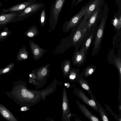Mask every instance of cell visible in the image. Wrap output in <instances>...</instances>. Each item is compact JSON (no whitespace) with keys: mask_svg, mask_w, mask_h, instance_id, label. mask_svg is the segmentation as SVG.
I'll list each match as a JSON object with an SVG mask.
<instances>
[{"mask_svg":"<svg viewBox=\"0 0 121 121\" xmlns=\"http://www.w3.org/2000/svg\"><path fill=\"white\" fill-rule=\"evenodd\" d=\"M74 93L83 103L92 108L96 112H98L97 107L95 101V97L89 99L81 89L76 88L74 90Z\"/></svg>","mask_w":121,"mask_h":121,"instance_id":"52a82bcc","label":"cell"},{"mask_svg":"<svg viewBox=\"0 0 121 121\" xmlns=\"http://www.w3.org/2000/svg\"><path fill=\"white\" fill-rule=\"evenodd\" d=\"M44 5L43 3L36 2L30 5L21 12L18 13L12 23L24 20L37 12Z\"/></svg>","mask_w":121,"mask_h":121,"instance_id":"3957f363","label":"cell"},{"mask_svg":"<svg viewBox=\"0 0 121 121\" xmlns=\"http://www.w3.org/2000/svg\"><path fill=\"white\" fill-rule=\"evenodd\" d=\"M88 5V4H86L82 8L79 12L73 16L69 21H66L65 22L64 25L66 29L70 30L79 24L86 13Z\"/></svg>","mask_w":121,"mask_h":121,"instance_id":"8992f818","label":"cell"},{"mask_svg":"<svg viewBox=\"0 0 121 121\" xmlns=\"http://www.w3.org/2000/svg\"><path fill=\"white\" fill-rule=\"evenodd\" d=\"M77 104L81 112L90 121H100L96 116L93 114L87 108L85 105L81 104L78 100H76Z\"/></svg>","mask_w":121,"mask_h":121,"instance_id":"4fadbf2b","label":"cell"},{"mask_svg":"<svg viewBox=\"0 0 121 121\" xmlns=\"http://www.w3.org/2000/svg\"><path fill=\"white\" fill-rule=\"evenodd\" d=\"M46 19V15L45 9H43L40 13V22L42 26H44L45 24Z\"/></svg>","mask_w":121,"mask_h":121,"instance_id":"d4e9b609","label":"cell"},{"mask_svg":"<svg viewBox=\"0 0 121 121\" xmlns=\"http://www.w3.org/2000/svg\"><path fill=\"white\" fill-rule=\"evenodd\" d=\"M15 64L12 62L5 67L0 69V75L9 73L13 68Z\"/></svg>","mask_w":121,"mask_h":121,"instance_id":"7402d4cb","label":"cell"},{"mask_svg":"<svg viewBox=\"0 0 121 121\" xmlns=\"http://www.w3.org/2000/svg\"><path fill=\"white\" fill-rule=\"evenodd\" d=\"M118 21V19L117 18L115 19L114 21L113 25L116 28L117 25Z\"/></svg>","mask_w":121,"mask_h":121,"instance_id":"4dcf8cb0","label":"cell"},{"mask_svg":"<svg viewBox=\"0 0 121 121\" xmlns=\"http://www.w3.org/2000/svg\"><path fill=\"white\" fill-rule=\"evenodd\" d=\"M5 27H2V26H0V32H1V31L0 30L1 29L3 28H4Z\"/></svg>","mask_w":121,"mask_h":121,"instance_id":"d6a6232c","label":"cell"},{"mask_svg":"<svg viewBox=\"0 0 121 121\" xmlns=\"http://www.w3.org/2000/svg\"><path fill=\"white\" fill-rule=\"evenodd\" d=\"M88 30L87 20L83 18L78 26L72 37L73 45H76L81 41Z\"/></svg>","mask_w":121,"mask_h":121,"instance_id":"5b68a950","label":"cell"},{"mask_svg":"<svg viewBox=\"0 0 121 121\" xmlns=\"http://www.w3.org/2000/svg\"><path fill=\"white\" fill-rule=\"evenodd\" d=\"M1 11H2V10H0V12H1Z\"/></svg>","mask_w":121,"mask_h":121,"instance_id":"d590c367","label":"cell"},{"mask_svg":"<svg viewBox=\"0 0 121 121\" xmlns=\"http://www.w3.org/2000/svg\"><path fill=\"white\" fill-rule=\"evenodd\" d=\"M97 70L96 67L93 65L86 67L82 72L81 74L86 78L88 77L91 76Z\"/></svg>","mask_w":121,"mask_h":121,"instance_id":"e0dca14e","label":"cell"},{"mask_svg":"<svg viewBox=\"0 0 121 121\" xmlns=\"http://www.w3.org/2000/svg\"><path fill=\"white\" fill-rule=\"evenodd\" d=\"M3 6L2 3H1L0 0V7H2Z\"/></svg>","mask_w":121,"mask_h":121,"instance_id":"1f68e13d","label":"cell"},{"mask_svg":"<svg viewBox=\"0 0 121 121\" xmlns=\"http://www.w3.org/2000/svg\"><path fill=\"white\" fill-rule=\"evenodd\" d=\"M12 34V31L9 30L8 27H4L3 30L0 32V41L3 42Z\"/></svg>","mask_w":121,"mask_h":121,"instance_id":"603a6c76","label":"cell"},{"mask_svg":"<svg viewBox=\"0 0 121 121\" xmlns=\"http://www.w3.org/2000/svg\"><path fill=\"white\" fill-rule=\"evenodd\" d=\"M65 86H67V84H66V83H65Z\"/></svg>","mask_w":121,"mask_h":121,"instance_id":"836d02e7","label":"cell"},{"mask_svg":"<svg viewBox=\"0 0 121 121\" xmlns=\"http://www.w3.org/2000/svg\"><path fill=\"white\" fill-rule=\"evenodd\" d=\"M34 0V1H35L36 0Z\"/></svg>","mask_w":121,"mask_h":121,"instance_id":"e575fe53","label":"cell"},{"mask_svg":"<svg viewBox=\"0 0 121 121\" xmlns=\"http://www.w3.org/2000/svg\"><path fill=\"white\" fill-rule=\"evenodd\" d=\"M83 0H73L72 1L71 6L72 7L73 5L75 4V5L78 4L81 2Z\"/></svg>","mask_w":121,"mask_h":121,"instance_id":"f1b7e54d","label":"cell"},{"mask_svg":"<svg viewBox=\"0 0 121 121\" xmlns=\"http://www.w3.org/2000/svg\"><path fill=\"white\" fill-rule=\"evenodd\" d=\"M35 1L28 0L22 3L14 5L9 8L2 9L4 13H16L21 12L30 5L36 3Z\"/></svg>","mask_w":121,"mask_h":121,"instance_id":"30bf717a","label":"cell"},{"mask_svg":"<svg viewBox=\"0 0 121 121\" xmlns=\"http://www.w3.org/2000/svg\"><path fill=\"white\" fill-rule=\"evenodd\" d=\"M18 13H4L3 12L0 13V26L5 27V26L13 21Z\"/></svg>","mask_w":121,"mask_h":121,"instance_id":"8fae6325","label":"cell"},{"mask_svg":"<svg viewBox=\"0 0 121 121\" xmlns=\"http://www.w3.org/2000/svg\"><path fill=\"white\" fill-rule=\"evenodd\" d=\"M0 114L2 117L9 121H17L12 113L5 107L0 103Z\"/></svg>","mask_w":121,"mask_h":121,"instance_id":"5bb4252c","label":"cell"},{"mask_svg":"<svg viewBox=\"0 0 121 121\" xmlns=\"http://www.w3.org/2000/svg\"><path fill=\"white\" fill-rule=\"evenodd\" d=\"M63 95V100L62 104V108L63 113L65 115H71V113L69 110V104L67 99L66 92L65 90L64 91Z\"/></svg>","mask_w":121,"mask_h":121,"instance_id":"2e32d148","label":"cell"},{"mask_svg":"<svg viewBox=\"0 0 121 121\" xmlns=\"http://www.w3.org/2000/svg\"><path fill=\"white\" fill-rule=\"evenodd\" d=\"M80 69L78 68H71L69 73V78L72 82H75L77 79L79 73Z\"/></svg>","mask_w":121,"mask_h":121,"instance_id":"ffe728a7","label":"cell"},{"mask_svg":"<svg viewBox=\"0 0 121 121\" xmlns=\"http://www.w3.org/2000/svg\"><path fill=\"white\" fill-rule=\"evenodd\" d=\"M83 89L86 91L90 95V97H94V96L89 84L84 79L81 74L79 73L78 77L76 81Z\"/></svg>","mask_w":121,"mask_h":121,"instance_id":"9a60e30c","label":"cell"},{"mask_svg":"<svg viewBox=\"0 0 121 121\" xmlns=\"http://www.w3.org/2000/svg\"><path fill=\"white\" fill-rule=\"evenodd\" d=\"M95 101L101 119L104 121H109L110 120L105 109L102 107L96 99H95Z\"/></svg>","mask_w":121,"mask_h":121,"instance_id":"d6986e66","label":"cell"},{"mask_svg":"<svg viewBox=\"0 0 121 121\" xmlns=\"http://www.w3.org/2000/svg\"><path fill=\"white\" fill-rule=\"evenodd\" d=\"M28 56V53L26 47L24 46L20 48L17 53L16 59L18 61L24 60L26 59Z\"/></svg>","mask_w":121,"mask_h":121,"instance_id":"ac0fdd59","label":"cell"},{"mask_svg":"<svg viewBox=\"0 0 121 121\" xmlns=\"http://www.w3.org/2000/svg\"><path fill=\"white\" fill-rule=\"evenodd\" d=\"M105 4L104 2L97 8L95 9L90 15L87 20L88 29L90 30L91 27L99 22L102 17L103 12L102 8Z\"/></svg>","mask_w":121,"mask_h":121,"instance_id":"ba28073f","label":"cell"},{"mask_svg":"<svg viewBox=\"0 0 121 121\" xmlns=\"http://www.w3.org/2000/svg\"><path fill=\"white\" fill-rule=\"evenodd\" d=\"M33 54L34 55L36 56H39L40 53V49L37 48H35L33 49Z\"/></svg>","mask_w":121,"mask_h":121,"instance_id":"4316f807","label":"cell"},{"mask_svg":"<svg viewBox=\"0 0 121 121\" xmlns=\"http://www.w3.org/2000/svg\"><path fill=\"white\" fill-rule=\"evenodd\" d=\"M93 37V35H91L88 38L85 42L84 47L85 48V52L86 53L90 47Z\"/></svg>","mask_w":121,"mask_h":121,"instance_id":"484cf974","label":"cell"},{"mask_svg":"<svg viewBox=\"0 0 121 121\" xmlns=\"http://www.w3.org/2000/svg\"><path fill=\"white\" fill-rule=\"evenodd\" d=\"M104 6L102 16L101 19L100 23L96 32L94 42V47L92 53V56L96 54L100 47L105 26L108 17V10L106 3L104 4Z\"/></svg>","mask_w":121,"mask_h":121,"instance_id":"7a4b0ae2","label":"cell"},{"mask_svg":"<svg viewBox=\"0 0 121 121\" xmlns=\"http://www.w3.org/2000/svg\"><path fill=\"white\" fill-rule=\"evenodd\" d=\"M121 27V16L120 15L118 19V23L116 28L118 30H119Z\"/></svg>","mask_w":121,"mask_h":121,"instance_id":"83f0119b","label":"cell"},{"mask_svg":"<svg viewBox=\"0 0 121 121\" xmlns=\"http://www.w3.org/2000/svg\"><path fill=\"white\" fill-rule=\"evenodd\" d=\"M14 82L11 91L5 93L17 104L22 106H30L40 100L39 92L28 89L25 82L19 80Z\"/></svg>","mask_w":121,"mask_h":121,"instance_id":"6da1fadb","label":"cell"},{"mask_svg":"<svg viewBox=\"0 0 121 121\" xmlns=\"http://www.w3.org/2000/svg\"><path fill=\"white\" fill-rule=\"evenodd\" d=\"M71 68L70 60L65 61L64 64L63 70L66 75H68L69 74Z\"/></svg>","mask_w":121,"mask_h":121,"instance_id":"cb8c5ba5","label":"cell"},{"mask_svg":"<svg viewBox=\"0 0 121 121\" xmlns=\"http://www.w3.org/2000/svg\"><path fill=\"white\" fill-rule=\"evenodd\" d=\"M66 0H55L50 7L49 18L50 24L55 25L58 22L60 12Z\"/></svg>","mask_w":121,"mask_h":121,"instance_id":"277c9868","label":"cell"},{"mask_svg":"<svg viewBox=\"0 0 121 121\" xmlns=\"http://www.w3.org/2000/svg\"><path fill=\"white\" fill-rule=\"evenodd\" d=\"M47 70L46 67L43 68L41 71V74L43 76H45L47 74Z\"/></svg>","mask_w":121,"mask_h":121,"instance_id":"f546056e","label":"cell"},{"mask_svg":"<svg viewBox=\"0 0 121 121\" xmlns=\"http://www.w3.org/2000/svg\"><path fill=\"white\" fill-rule=\"evenodd\" d=\"M104 1V0H90L83 18L88 20L93 12Z\"/></svg>","mask_w":121,"mask_h":121,"instance_id":"7c38bea8","label":"cell"},{"mask_svg":"<svg viewBox=\"0 0 121 121\" xmlns=\"http://www.w3.org/2000/svg\"><path fill=\"white\" fill-rule=\"evenodd\" d=\"M114 62L118 72L119 82V92H121V58L119 57L115 59H114Z\"/></svg>","mask_w":121,"mask_h":121,"instance_id":"44dd1931","label":"cell"},{"mask_svg":"<svg viewBox=\"0 0 121 121\" xmlns=\"http://www.w3.org/2000/svg\"><path fill=\"white\" fill-rule=\"evenodd\" d=\"M79 47L78 46L76 48L72 59L73 65L78 67L82 65L86 61V57L84 47L81 48L79 50Z\"/></svg>","mask_w":121,"mask_h":121,"instance_id":"9c48e42d","label":"cell"}]
</instances>
